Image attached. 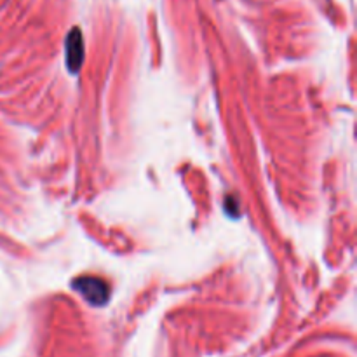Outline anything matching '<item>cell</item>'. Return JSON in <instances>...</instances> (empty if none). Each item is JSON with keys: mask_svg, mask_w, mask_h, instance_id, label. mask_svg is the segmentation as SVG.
<instances>
[{"mask_svg": "<svg viewBox=\"0 0 357 357\" xmlns=\"http://www.w3.org/2000/svg\"><path fill=\"white\" fill-rule=\"evenodd\" d=\"M73 288L91 303V305H103L108 300V286L98 278H82L75 281Z\"/></svg>", "mask_w": 357, "mask_h": 357, "instance_id": "cell-1", "label": "cell"}, {"mask_svg": "<svg viewBox=\"0 0 357 357\" xmlns=\"http://www.w3.org/2000/svg\"><path fill=\"white\" fill-rule=\"evenodd\" d=\"M84 61V42L79 30H73L66 40V66L70 72H79Z\"/></svg>", "mask_w": 357, "mask_h": 357, "instance_id": "cell-2", "label": "cell"}]
</instances>
